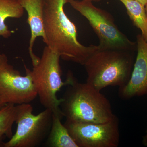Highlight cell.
Wrapping results in <instances>:
<instances>
[{
	"label": "cell",
	"instance_id": "10",
	"mask_svg": "<svg viewBox=\"0 0 147 147\" xmlns=\"http://www.w3.org/2000/svg\"><path fill=\"white\" fill-rule=\"evenodd\" d=\"M28 13L27 23L30 27L31 37L29 42V53L32 61L38 57L33 52L34 45L38 37L45 39L43 26L44 0H17Z\"/></svg>",
	"mask_w": 147,
	"mask_h": 147
},
{
	"label": "cell",
	"instance_id": "6",
	"mask_svg": "<svg viewBox=\"0 0 147 147\" xmlns=\"http://www.w3.org/2000/svg\"><path fill=\"white\" fill-rule=\"evenodd\" d=\"M15 123L17 129L4 147H35L41 144L50 132L53 112L45 110L37 115L33 113V108L30 103L16 105Z\"/></svg>",
	"mask_w": 147,
	"mask_h": 147
},
{
	"label": "cell",
	"instance_id": "18",
	"mask_svg": "<svg viewBox=\"0 0 147 147\" xmlns=\"http://www.w3.org/2000/svg\"><path fill=\"white\" fill-rule=\"evenodd\" d=\"M84 1H88L92 2H100L102 0H84Z\"/></svg>",
	"mask_w": 147,
	"mask_h": 147
},
{
	"label": "cell",
	"instance_id": "2",
	"mask_svg": "<svg viewBox=\"0 0 147 147\" xmlns=\"http://www.w3.org/2000/svg\"><path fill=\"white\" fill-rule=\"evenodd\" d=\"M67 86L60 105L66 121L103 123L117 117L107 98L90 84L79 83L74 77Z\"/></svg>",
	"mask_w": 147,
	"mask_h": 147
},
{
	"label": "cell",
	"instance_id": "8",
	"mask_svg": "<svg viewBox=\"0 0 147 147\" xmlns=\"http://www.w3.org/2000/svg\"><path fill=\"white\" fill-rule=\"evenodd\" d=\"M64 125L78 147H117L119 144L117 117L105 123H78L65 121Z\"/></svg>",
	"mask_w": 147,
	"mask_h": 147
},
{
	"label": "cell",
	"instance_id": "13",
	"mask_svg": "<svg viewBox=\"0 0 147 147\" xmlns=\"http://www.w3.org/2000/svg\"><path fill=\"white\" fill-rule=\"evenodd\" d=\"M125 6L133 24L147 41V18L145 5L137 0H119Z\"/></svg>",
	"mask_w": 147,
	"mask_h": 147
},
{
	"label": "cell",
	"instance_id": "7",
	"mask_svg": "<svg viewBox=\"0 0 147 147\" xmlns=\"http://www.w3.org/2000/svg\"><path fill=\"white\" fill-rule=\"evenodd\" d=\"M26 75H21L9 63L7 56L0 52V96L6 103H30L37 96L31 76L25 66Z\"/></svg>",
	"mask_w": 147,
	"mask_h": 147
},
{
	"label": "cell",
	"instance_id": "15",
	"mask_svg": "<svg viewBox=\"0 0 147 147\" xmlns=\"http://www.w3.org/2000/svg\"><path fill=\"white\" fill-rule=\"evenodd\" d=\"M142 144L145 146H147V128L146 130V134L143 137Z\"/></svg>",
	"mask_w": 147,
	"mask_h": 147
},
{
	"label": "cell",
	"instance_id": "4",
	"mask_svg": "<svg viewBox=\"0 0 147 147\" xmlns=\"http://www.w3.org/2000/svg\"><path fill=\"white\" fill-rule=\"evenodd\" d=\"M59 53L53 51L48 46L43 49L41 57L36 63L33 64L30 70L32 80L37 96L42 106L51 109L54 114L63 117L61 111L62 98H58L57 93L64 86H67L74 78L69 73L65 82L62 79V72Z\"/></svg>",
	"mask_w": 147,
	"mask_h": 147
},
{
	"label": "cell",
	"instance_id": "11",
	"mask_svg": "<svg viewBox=\"0 0 147 147\" xmlns=\"http://www.w3.org/2000/svg\"><path fill=\"white\" fill-rule=\"evenodd\" d=\"M63 117L53 113L52 125L45 145L49 147H78L67 128L61 123Z\"/></svg>",
	"mask_w": 147,
	"mask_h": 147
},
{
	"label": "cell",
	"instance_id": "16",
	"mask_svg": "<svg viewBox=\"0 0 147 147\" xmlns=\"http://www.w3.org/2000/svg\"><path fill=\"white\" fill-rule=\"evenodd\" d=\"M6 104L7 103H6L3 100L2 98L0 96V110H1L2 109H3V108Z\"/></svg>",
	"mask_w": 147,
	"mask_h": 147
},
{
	"label": "cell",
	"instance_id": "5",
	"mask_svg": "<svg viewBox=\"0 0 147 147\" xmlns=\"http://www.w3.org/2000/svg\"><path fill=\"white\" fill-rule=\"evenodd\" d=\"M74 9L86 18L99 40L101 49H119L132 51L136 47L120 30L112 15L95 6L92 2L84 0H67Z\"/></svg>",
	"mask_w": 147,
	"mask_h": 147
},
{
	"label": "cell",
	"instance_id": "9",
	"mask_svg": "<svg viewBox=\"0 0 147 147\" xmlns=\"http://www.w3.org/2000/svg\"><path fill=\"white\" fill-rule=\"evenodd\" d=\"M137 55L129 81L119 88L121 98L128 100L147 95V41L141 34L137 36Z\"/></svg>",
	"mask_w": 147,
	"mask_h": 147
},
{
	"label": "cell",
	"instance_id": "17",
	"mask_svg": "<svg viewBox=\"0 0 147 147\" xmlns=\"http://www.w3.org/2000/svg\"><path fill=\"white\" fill-rule=\"evenodd\" d=\"M137 1H139V2L142 3L143 5H146L147 4V0H137Z\"/></svg>",
	"mask_w": 147,
	"mask_h": 147
},
{
	"label": "cell",
	"instance_id": "14",
	"mask_svg": "<svg viewBox=\"0 0 147 147\" xmlns=\"http://www.w3.org/2000/svg\"><path fill=\"white\" fill-rule=\"evenodd\" d=\"M16 105L7 103L0 110V144L4 147L3 140L13 136L12 127L16 120Z\"/></svg>",
	"mask_w": 147,
	"mask_h": 147
},
{
	"label": "cell",
	"instance_id": "19",
	"mask_svg": "<svg viewBox=\"0 0 147 147\" xmlns=\"http://www.w3.org/2000/svg\"><path fill=\"white\" fill-rule=\"evenodd\" d=\"M145 7H146V16L147 18V4L145 5Z\"/></svg>",
	"mask_w": 147,
	"mask_h": 147
},
{
	"label": "cell",
	"instance_id": "1",
	"mask_svg": "<svg viewBox=\"0 0 147 147\" xmlns=\"http://www.w3.org/2000/svg\"><path fill=\"white\" fill-rule=\"evenodd\" d=\"M67 3V0H44L43 42L64 60L83 65L99 46H85L79 42L76 26L64 9Z\"/></svg>",
	"mask_w": 147,
	"mask_h": 147
},
{
	"label": "cell",
	"instance_id": "3",
	"mask_svg": "<svg viewBox=\"0 0 147 147\" xmlns=\"http://www.w3.org/2000/svg\"><path fill=\"white\" fill-rule=\"evenodd\" d=\"M131 52L99 47L83 65L87 73L86 83L100 91L108 86H125L134 66Z\"/></svg>",
	"mask_w": 147,
	"mask_h": 147
},
{
	"label": "cell",
	"instance_id": "12",
	"mask_svg": "<svg viewBox=\"0 0 147 147\" xmlns=\"http://www.w3.org/2000/svg\"><path fill=\"white\" fill-rule=\"evenodd\" d=\"M24 10L17 0H0V38H8L13 34L6 24L7 18H21Z\"/></svg>",
	"mask_w": 147,
	"mask_h": 147
}]
</instances>
